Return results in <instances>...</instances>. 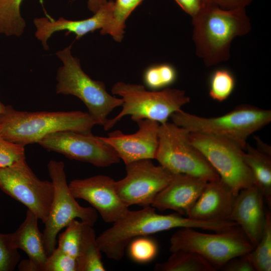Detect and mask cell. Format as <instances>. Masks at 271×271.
Here are the masks:
<instances>
[{"label": "cell", "instance_id": "cell-1", "mask_svg": "<svg viewBox=\"0 0 271 271\" xmlns=\"http://www.w3.org/2000/svg\"><path fill=\"white\" fill-rule=\"evenodd\" d=\"M221 223L218 221H201L183 217L180 214L157 213L152 206L130 211L112 226L96 237L98 247L109 259L121 260L125 248L134 238L148 236L173 228H200L218 231Z\"/></svg>", "mask_w": 271, "mask_h": 271}, {"label": "cell", "instance_id": "cell-2", "mask_svg": "<svg viewBox=\"0 0 271 271\" xmlns=\"http://www.w3.org/2000/svg\"><path fill=\"white\" fill-rule=\"evenodd\" d=\"M192 24L196 54L207 66L229 59L232 41L251 29L245 8L225 10L209 3L192 18Z\"/></svg>", "mask_w": 271, "mask_h": 271}, {"label": "cell", "instance_id": "cell-3", "mask_svg": "<svg viewBox=\"0 0 271 271\" xmlns=\"http://www.w3.org/2000/svg\"><path fill=\"white\" fill-rule=\"evenodd\" d=\"M96 125L88 112L25 111L6 106L0 115V132L6 140L25 147L51 133L65 130L89 133Z\"/></svg>", "mask_w": 271, "mask_h": 271}, {"label": "cell", "instance_id": "cell-4", "mask_svg": "<svg viewBox=\"0 0 271 271\" xmlns=\"http://www.w3.org/2000/svg\"><path fill=\"white\" fill-rule=\"evenodd\" d=\"M72 46L56 53L62 63L57 72L56 92L78 97L86 105L96 124L103 126L109 113L121 106L122 100L110 95L103 82L92 79L83 71L79 59L72 54Z\"/></svg>", "mask_w": 271, "mask_h": 271}, {"label": "cell", "instance_id": "cell-5", "mask_svg": "<svg viewBox=\"0 0 271 271\" xmlns=\"http://www.w3.org/2000/svg\"><path fill=\"white\" fill-rule=\"evenodd\" d=\"M111 92L121 97L122 109L116 116L107 119L103 125L105 130L111 129L126 115H130L135 122L149 119L163 124L190 102V98L182 90L166 88L160 91H149L142 85L123 82L115 83Z\"/></svg>", "mask_w": 271, "mask_h": 271}, {"label": "cell", "instance_id": "cell-6", "mask_svg": "<svg viewBox=\"0 0 271 271\" xmlns=\"http://www.w3.org/2000/svg\"><path fill=\"white\" fill-rule=\"evenodd\" d=\"M172 122L190 132L210 134L229 140L245 150L247 138L271 121V111L243 104L220 116L204 117L180 110Z\"/></svg>", "mask_w": 271, "mask_h": 271}, {"label": "cell", "instance_id": "cell-7", "mask_svg": "<svg viewBox=\"0 0 271 271\" xmlns=\"http://www.w3.org/2000/svg\"><path fill=\"white\" fill-rule=\"evenodd\" d=\"M189 133L173 122L160 124L155 159L174 174L186 175L206 182L219 179L216 171L191 144Z\"/></svg>", "mask_w": 271, "mask_h": 271}, {"label": "cell", "instance_id": "cell-8", "mask_svg": "<svg viewBox=\"0 0 271 271\" xmlns=\"http://www.w3.org/2000/svg\"><path fill=\"white\" fill-rule=\"evenodd\" d=\"M215 232L206 233L193 228H180L171 237L170 250L195 252L217 269L230 259L248 253L254 248L238 226Z\"/></svg>", "mask_w": 271, "mask_h": 271}, {"label": "cell", "instance_id": "cell-9", "mask_svg": "<svg viewBox=\"0 0 271 271\" xmlns=\"http://www.w3.org/2000/svg\"><path fill=\"white\" fill-rule=\"evenodd\" d=\"M54 187V195L43 233L45 249L49 255L56 248L57 237L61 229L73 220L93 226L97 219L96 210L81 206L71 193L67 182L64 163L51 160L47 165Z\"/></svg>", "mask_w": 271, "mask_h": 271}, {"label": "cell", "instance_id": "cell-10", "mask_svg": "<svg viewBox=\"0 0 271 271\" xmlns=\"http://www.w3.org/2000/svg\"><path fill=\"white\" fill-rule=\"evenodd\" d=\"M189 139L235 195L254 185L244 159V150L237 144L224 138L201 132H190Z\"/></svg>", "mask_w": 271, "mask_h": 271}, {"label": "cell", "instance_id": "cell-11", "mask_svg": "<svg viewBox=\"0 0 271 271\" xmlns=\"http://www.w3.org/2000/svg\"><path fill=\"white\" fill-rule=\"evenodd\" d=\"M0 189L45 223L53 200V185L51 181L38 178L26 160L10 166L0 167Z\"/></svg>", "mask_w": 271, "mask_h": 271}, {"label": "cell", "instance_id": "cell-12", "mask_svg": "<svg viewBox=\"0 0 271 271\" xmlns=\"http://www.w3.org/2000/svg\"><path fill=\"white\" fill-rule=\"evenodd\" d=\"M126 175L116 181L115 189L121 201L131 205L151 206L157 195L175 174L151 159H142L125 165Z\"/></svg>", "mask_w": 271, "mask_h": 271}, {"label": "cell", "instance_id": "cell-13", "mask_svg": "<svg viewBox=\"0 0 271 271\" xmlns=\"http://www.w3.org/2000/svg\"><path fill=\"white\" fill-rule=\"evenodd\" d=\"M38 144L71 160L88 163L98 167H108L120 161L109 145L100 137L92 133L60 131L48 134Z\"/></svg>", "mask_w": 271, "mask_h": 271}, {"label": "cell", "instance_id": "cell-14", "mask_svg": "<svg viewBox=\"0 0 271 271\" xmlns=\"http://www.w3.org/2000/svg\"><path fill=\"white\" fill-rule=\"evenodd\" d=\"M115 183L111 177L100 175L75 179L68 185L76 199L88 202L105 222L114 223L129 211L128 207L119 198Z\"/></svg>", "mask_w": 271, "mask_h": 271}, {"label": "cell", "instance_id": "cell-15", "mask_svg": "<svg viewBox=\"0 0 271 271\" xmlns=\"http://www.w3.org/2000/svg\"><path fill=\"white\" fill-rule=\"evenodd\" d=\"M139 128L134 133L125 134L119 130L100 137L115 151L125 165L142 159H155L158 149L160 123L149 119L136 121Z\"/></svg>", "mask_w": 271, "mask_h": 271}, {"label": "cell", "instance_id": "cell-16", "mask_svg": "<svg viewBox=\"0 0 271 271\" xmlns=\"http://www.w3.org/2000/svg\"><path fill=\"white\" fill-rule=\"evenodd\" d=\"M114 2L112 0L101 7L92 17L81 20H70L63 17L55 20L47 15L33 20L36 28L35 37L40 41L45 50L49 49L48 40L55 32L65 31L73 33L80 39L89 32L104 29L111 22Z\"/></svg>", "mask_w": 271, "mask_h": 271}, {"label": "cell", "instance_id": "cell-17", "mask_svg": "<svg viewBox=\"0 0 271 271\" xmlns=\"http://www.w3.org/2000/svg\"><path fill=\"white\" fill-rule=\"evenodd\" d=\"M264 199L260 191L252 185L236 196L230 220L235 222L254 247L260 240L266 220Z\"/></svg>", "mask_w": 271, "mask_h": 271}, {"label": "cell", "instance_id": "cell-18", "mask_svg": "<svg viewBox=\"0 0 271 271\" xmlns=\"http://www.w3.org/2000/svg\"><path fill=\"white\" fill-rule=\"evenodd\" d=\"M236 196L220 178L207 182L186 216L201 221L230 220Z\"/></svg>", "mask_w": 271, "mask_h": 271}, {"label": "cell", "instance_id": "cell-19", "mask_svg": "<svg viewBox=\"0 0 271 271\" xmlns=\"http://www.w3.org/2000/svg\"><path fill=\"white\" fill-rule=\"evenodd\" d=\"M207 182L195 177L175 174L157 195L151 206L160 211L172 210L187 216Z\"/></svg>", "mask_w": 271, "mask_h": 271}, {"label": "cell", "instance_id": "cell-20", "mask_svg": "<svg viewBox=\"0 0 271 271\" xmlns=\"http://www.w3.org/2000/svg\"><path fill=\"white\" fill-rule=\"evenodd\" d=\"M38 218L27 210L25 220L18 228L11 233L14 247L23 250L28 259L20 261V270L44 271L48 255L45 249L43 234L38 227Z\"/></svg>", "mask_w": 271, "mask_h": 271}, {"label": "cell", "instance_id": "cell-21", "mask_svg": "<svg viewBox=\"0 0 271 271\" xmlns=\"http://www.w3.org/2000/svg\"><path fill=\"white\" fill-rule=\"evenodd\" d=\"M244 159L252 174L254 185L261 192L264 201L271 205V155L247 144Z\"/></svg>", "mask_w": 271, "mask_h": 271}, {"label": "cell", "instance_id": "cell-22", "mask_svg": "<svg viewBox=\"0 0 271 271\" xmlns=\"http://www.w3.org/2000/svg\"><path fill=\"white\" fill-rule=\"evenodd\" d=\"M101 250L92 226L83 222L79 252L77 258L78 271H104Z\"/></svg>", "mask_w": 271, "mask_h": 271}, {"label": "cell", "instance_id": "cell-23", "mask_svg": "<svg viewBox=\"0 0 271 271\" xmlns=\"http://www.w3.org/2000/svg\"><path fill=\"white\" fill-rule=\"evenodd\" d=\"M217 268L199 254L179 250L172 252L166 261L157 263V271H215Z\"/></svg>", "mask_w": 271, "mask_h": 271}, {"label": "cell", "instance_id": "cell-24", "mask_svg": "<svg viewBox=\"0 0 271 271\" xmlns=\"http://www.w3.org/2000/svg\"><path fill=\"white\" fill-rule=\"evenodd\" d=\"M24 0H0V34L10 37L21 36L26 23L21 13Z\"/></svg>", "mask_w": 271, "mask_h": 271}, {"label": "cell", "instance_id": "cell-25", "mask_svg": "<svg viewBox=\"0 0 271 271\" xmlns=\"http://www.w3.org/2000/svg\"><path fill=\"white\" fill-rule=\"evenodd\" d=\"M143 1L116 0L114 2L111 21L104 29L100 31V34H109L115 41L120 42L123 38L126 20Z\"/></svg>", "mask_w": 271, "mask_h": 271}, {"label": "cell", "instance_id": "cell-26", "mask_svg": "<svg viewBox=\"0 0 271 271\" xmlns=\"http://www.w3.org/2000/svg\"><path fill=\"white\" fill-rule=\"evenodd\" d=\"M255 271L271 270V215L266 210L264 227L260 240L248 253Z\"/></svg>", "mask_w": 271, "mask_h": 271}, {"label": "cell", "instance_id": "cell-27", "mask_svg": "<svg viewBox=\"0 0 271 271\" xmlns=\"http://www.w3.org/2000/svg\"><path fill=\"white\" fill-rule=\"evenodd\" d=\"M177 78L175 68L169 64L163 63L148 67L143 74L145 85L152 90L168 88Z\"/></svg>", "mask_w": 271, "mask_h": 271}, {"label": "cell", "instance_id": "cell-28", "mask_svg": "<svg viewBox=\"0 0 271 271\" xmlns=\"http://www.w3.org/2000/svg\"><path fill=\"white\" fill-rule=\"evenodd\" d=\"M209 94L216 101L222 102L227 99L235 87V79L232 73L225 69L214 71L209 79Z\"/></svg>", "mask_w": 271, "mask_h": 271}, {"label": "cell", "instance_id": "cell-29", "mask_svg": "<svg viewBox=\"0 0 271 271\" xmlns=\"http://www.w3.org/2000/svg\"><path fill=\"white\" fill-rule=\"evenodd\" d=\"M83 222L71 221L59 235L57 248L67 254L77 258L81 242Z\"/></svg>", "mask_w": 271, "mask_h": 271}, {"label": "cell", "instance_id": "cell-30", "mask_svg": "<svg viewBox=\"0 0 271 271\" xmlns=\"http://www.w3.org/2000/svg\"><path fill=\"white\" fill-rule=\"evenodd\" d=\"M127 246L130 258L140 263L152 261L156 257L158 252L157 242L147 236L134 238Z\"/></svg>", "mask_w": 271, "mask_h": 271}, {"label": "cell", "instance_id": "cell-31", "mask_svg": "<svg viewBox=\"0 0 271 271\" xmlns=\"http://www.w3.org/2000/svg\"><path fill=\"white\" fill-rule=\"evenodd\" d=\"M18 249L12 244L11 233H0V271H12L20 261Z\"/></svg>", "mask_w": 271, "mask_h": 271}, {"label": "cell", "instance_id": "cell-32", "mask_svg": "<svg viewBox=\"0 0 271 271\" xmlns=\"http://www.w3.org/2000/svg\"><path fill=\"white\" fill-rule=\"evenodd\" d=\"M25 152L24 146L5 139L0 132V167L10 166L25 160Z\"/></svg>", "mask_w": 271, "mask_h": 271}, {"label": "cell", "instance_id": "cell-33", "mask_svg": "<svg viewBox=\"0 0 271 271\" xmlns=\"http://www.w3.org/2000/svg\"><path fill=\"white\" fill-rule=\"evenodd\" d=\"M44 271H78L77 259L55 248L48 256Z\"/></svg>", "mask_w": 271, "mask_h": 271}, {"label": "cell", "instance_id": "cell-34", "mask_svg": "<svg viewBox=\"0 0 271 271\" xmlns=\"http://www.w3.org/2000/svg\"><path fill=\"white\" fill-rule=\"evenodd\" d=\"M220 268L224 271H255L248 253L230 259Z\"/></svg>", "mask_w": 271, "mask_h": 271}, {"label": "cell", "instance_id": "cell-35", "mask_svg": "<svg viewBox=\"0 0 271 271\" xmlns=\"http://www.w3.org/2000/svg\"><path fill=\"white\" fill-rule=\"evenodd\" d=\"M182 9L192 18L196 16L207 4L205 0H175Z\"/></svg>", "mask_w": 271, "mask_h": 271}, {"label": "cell", "instance_id": "cell-36", "mask_svg": "<svg viewBox=\"0 0 271 271\" xmlns=\"http://www.w3.org/2000/svg\"><path fill=\"white\" fill-rule=\"evenodd\" d=\"M207 3L215 5L221 9L231 10L245 8L253 0H205Z\"/></svg>", "mask_w": 271, "mask_h": 271}, {"label": "cell", "instance_id": "cell-37", "mask_svg": "<svg viewBox=\"0 0 271 271\" xmlns=\"http://www.w3.org/2000/svg\"><path fill=\"white\" fill-rule=\"evenodd\" d=\"M107 2V0H88L87 7L89 11L95 13Z\"/></svg>", "mask_w": 271, "mask_h": 271}, {"label": "cell", "instance_id": "cell-38", "mask_svg": "<svg viewBox=\"0 0 271 271\" xmlns=\"http://www.w3.org/2000/svg\"><path fill=\"white\" fill-rule=\"evenodd\" d=\"M256 144L257 145V149L260 151L264 152L267 154L271 155V148L269 146L264 144L260 139L257 137H255Z\"/></svg>", "mask_w": 271, "mask_h": 271}, {"label": "cell", "instance_id": "cell-39", "mask_svg": "<svg viewBox=\"0 0 271 271\" xmlns=\"http://www.w3.org/2000/svg\"><path fill=\"white\" fill-rule=\"evenodd\" d=\"M6 108V106L0 101V115L3 113Z\"/></svg>", "mask_w": 271, "mask_h": 271}]
</instances>
